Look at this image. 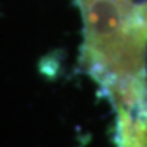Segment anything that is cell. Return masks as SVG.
Wrapping results in <instances>:
<instances>
[{
	"label": "cell",
	"instance_id": "obj_1",
	"mask_svg": "<svg viewBox=\"0 0 147 147\" xmlns=\"http://www.w3.org/2000/svg\"><path fill=\"white\" fill-rule=\"evenodd\" d=\"M119 147H147V114L120 110Z\"/></svg>",
	"mask_w": 147,
	"mask_h": 147
}]
</instances>
